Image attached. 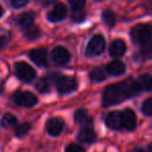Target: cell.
<instances>
[{"label": "cell", "mask_w": 152, "mask_h": 152, "mask_svg": "<svg viewBox=\"0 0 152 152\" xmlns=\"http://www.w3.org/2000/svg\"><path fill=\"white\" fill-rule=\"evenodd\" d=\"M140 90L138 82L132 78H128L119 83H114L104 90L102 95V103L104 106L121 103L124 100L138 95Z\"/></svg>", "instance_id": "obj_1"}, {"label": "cell", "mask_w": 152, "mask_h": 152, "mask_svg": "<svg viewBox=\"0 0 152 152\" xmlns=\"http://www.w3.org/2000/svg\"><path fill=\"white\" fill-rule=\"evenodd\" d=\"M132 42L142 48L143 52L152 51V25L138 24L132 29Z\"/></svg>", "instance_id": "obj_2"}, {"label": "cell", "mask_w": 152, "mask_h": 152, "mask_svg": "<svg viewBox=\"0 0 152 152\" xmlns=\"http://www.w3.org/2000/svg\"><path fill=\"white\" fill-rule=\"evenodd\" d=\"M57 91L61 94H68L74 92L78 87V82L74 77L59 75L55 79Z\"/></svg>", "instance_id": "obj_3"}, {"label": "cell", "mask_w": 152, "mask_h": 152, "mask_svg": "<svg viewBox=\"0 0 152 152\" xmlns=\"http://www.w3.org/2000/svg\"><path fill=\"white\" fill-rule=\"evenodd\" d=\"M16 74L24 82H31L36 76V72L30 65L25 62H18L15 65Z\"/></svg>", "instance_id": "obj_4"}, {"label": "cell", "mask_w": 152, "mask_h": 152, "mask_svg": "<svg viewBox=\"0 0 152 152\" xmlns=\"http://www.w3.org/2000/svg\"><path fill=\"white\" fill-rule=\"evenodd\" d=\"M12 100L18 105L25 106V108H31L37 103L36 96L28 91L17 92L12 96Z\"/></svg>", "instance_id": "obj_5"}, {"label": "cell", "mask_w": 152, "mask_h": 152, "mask_svg": "<svg viewBox=\"0 0 152 152\" xmlns=\"http://www.w3.org/2000/svg\"><path fill=\"white\" fill-rule=\"evenodd\" d=\"M106 48V41L104 38L100 35H96L91 38L87 45V54L88 55H99L104 52Z\"/></svg>", "instance_id": "obj_6"}, {"label": "cell", "mask_w": 152, "mask_h": 152, "mask_svg": "<svg viewBox=\"0 0 152 152\" xmlns=\"http://www.w3.org/2000/svg\"><path fill=\"white\" fill-rule=\"evenodd\" d=\"M52 59L57 65H65L69 62L70 54L66 48L62 46H57L52 51Z\"/></svg>", "instance_id": "obj_7"}, {"label": "cell", "mask_w": 152, "mask_h": 152, "mask_svg": "<svg viewBox=\"0 0 152 152\" xmlns=\"http://www.w3.org/2000/svg\"><path fill=\"white\" fill-rule=\"evenodd\" d=\"M122 127L126 130H134L137 127V117L136 114L130 108H126L121 113Z\"/></svg>", "instance_id": "obj_8"}, {"label": "cell", "mask_w": 152, "mask_h": 152, "mask_svg": "<svg viewBox=\"0 0 152 152\" xmlns=\"http://www.w3.org/2000/svg\"><path fill=\"white\" fill-rule=\"evenodd\" d=\"M29 56L34 63L40 67H48V54H47V49L39 48L33 49L29 53Z\"/></svg>", "instance_id": "obj_9"}, {"label": "cell", "mask_w": 152, "mask_h": 152, "mask_svg": "<svg viewBox=\"0 0 152 152\" xmlns=\"http://www.w3.org/2000/svg\"><path fill=\"white\" fill-rule=\"evenodd\" d=\"M63 121L59 118H51V119L48 120L46 124L47 131L50 136H59L61 133L62 129H63Z\"/></svg>", "instance_id": "obj_10"}, {"label": "cell", "mask_w": 152, "mask_h": 152, "mask_svg": "<svg viewBox=\"0 0 152 152\" xmlns=\"http://www.w3.org/2000/svg\"><path fill=\"white\" fill-rule=\"evenodd\" d=\"M67 15V8L64 4L58 3L54 6L52 10L48 14V19L52 22H58L63 20Z\"/></svg>", "instance_id": "obj_11"}, {"label": "cell", "mask_w": 152, "mask_h": 152, "mask_svg": "<svg viewBox=\"0 0 152 152\" xmlns=\"http://www.w3.org/2000/svg\"><path fill=\"white\" fill-rule=\"evenodd\" d=\"M95 139H96V133L90 126L82 128L78 134V140L82 143L90 144V143H93L95 141Z\"/></svg>", "instance_id": "obj_12"}, {"label": "cell", "mask_w": 152, "mask_h": 152, "mask_svg": "<svg viewBox=\"0 0 152 152\" xmlns=\"http://www.w3.org/2000/svg\"><path fill=\"white\" fill-rule=\"evenodd\" d=\"M106 70L110 75L118 76L125 72V65L121 61L116 59V61H113L110 64H108Z\"/></svg>", "instance_id": "obj_13"}, {"label": "cell", "mask_w": 152, "mask_h": 152, "mask_svg": "<svg viewBox=\"0 0 152 152\" xmlns=\"http://www.w3.org/2000/svg\"><path fill=\"white\" fill-rule=\"evenodd\" d=\"M106 123L112 129H120L122 127V118L121 113L112 112L106 118Z\"/></svg>", "instance_id": "obj_14"}, {"label": "cell", "mask_w": 152, "mask_h": 152, "mask_svg": "<svg viewBox=\"0 0 152 152\" xmlns=\"http://www.w3.org/2000/svg\"><path fill=\"white\" fill-rule=\"evenodd\" d=\"M126 51V45L123 40H115L111 44L110 55L113 57H119L123 55Z\"/></svg>", "instance_id": "obj_15"}, {"label": "cell", "mask_w": 152, "mask_h": 152, "mask_svg": "<svg viewBox=\"0 0 152 152\" xmlns=\"http://www.w3.org/2000/svg\"><path fill=\"white\" fill-rule=\"evenodd\" d=\"M75 121L80 125L87 127V126H90L92 124V118L89 116L86 110L81 108V110H78L75 113Z\"/></svg>", "instance_id": "obj_16"}, {"label": "cell", "mask_w": 152, "mask_h": 152, "mask_svg": "<svg viewBox=\"0 0 152 152\" xmlns=\"http://www.w3.org/2000/svg\"><path fill=\"white\" fill-rule=\"evenodd\" d=\"M18 23L21 27L27 29L33 25L34 22V14L33 13H24L18 17Z\"/></svg>", "instance_id": "obj_17"}, {"label": "cell", "mask_w": 152, "mask_h": 152, "mask_svg": "<svg viewBox=\"0 0 152 152\" xmlns=\"http://www.w3.org/2000/svg\"><path fill=\"white\" fill-rule=\"evenodd\" d=\"M137 82H138L141 90H145V91L152 90V75H150V74H143V75H141L138 78Z\"/></svg>", "instance_id": "obj_18"}, {"label": "cell", "mask_w": 152, "mask_h": 152, "mask_svg": "<svg viewBox=\"0 0 152 152\" xmlns=\"http://www.w3.org/2000/svg\"><path fill=\"white\" fill-rule=\"evenodd\" d=\"M102 20L109 27H113L116 23V16L110 10H107L102 13Z\"/></svg>", "instance_id": "obj_19"}, {"label": "cell", "mask_w": 152, "mask_h": 152, "mask_svg": "<svg viewBox=\"0 0 152 152\" xmlns=\"http://www.w3.org/2000/svg\"><path fill=\"white\" fill-rule=\"evenodd\" d=\"M17 124V118L12 114H5L1 119V125L5 128L14 127Z\"/></svg>", "instance_id": "obj_20"}, {"label": "cell", "mask_w": 152, "mask_h": 152, "mask_svg": "<svg viewBox=\"0 0 152 152\" xmlns=\"http://www.w3.org/2000/svg\"><path fill=\"white\" fill-rule=\"evenodd\" d=\"M90 79L94 82H100V81H104L106 79V74L100 68H95L91 71Z\"/></svg>", "instance_id": "obj_21"}, {"label": "cell", "mask_w": 152, "mask_h": 152, "mask_svg": "<svg viewBox=\"0 0 152 152\" xmlns=\"http://www.w3.org/2000/svg\"><path fill=\"white\" fill-rule=\"evenodd\" d=\"M35 87L39 93L45 94L48 93L50 91V82H49L48 78H40L39 80L36 82Z\"/></svg>", "instance_id": "obj_22"}, {"label": "cell", "mask_w": 152, "mask_h": 152, "mask_svg": "<svg viewBox=\"0 0 152 152\" xmlns=\"http://www.w3.org/2000/svg\"><path fill=\"white\" fill-rule=\"evenodd\" d=\"M30 129V124L29 123H23V124H20V125L16 126V136L18 138H22V136H26L27 132L29 131Z\"/></svg>", "instance_id": "obj_23"}, {"label": "cell", "mask_w": 152, "mask_h": 152, "mask_svg": "<svg viewBox=\"0 0 152 152\" xmlns=\"http://www.w3.org/2000/svg\"><path fill=\"white\" fill-rule=\"evenodd\" d=\"M85 4V0H69V5L72 12H83Z\"/></svg>", "instance_id": "obj_24"}, {"label": "cell", "mask_w": 152, "mask_h": 152, "mask_svg": "<svg viewBox=\"0 0 152 152\" xmlns=\"http://www.w3.org/2000/svg\"><path fill=\"white\" fill-rule=\"evenodd\" d=\"M39 29L37 28V27L35 26H30L29 28L26 29V33H25V36H26L27 38L29 39V40H35V39H37L39 37Z\"/></svg>", "instance_id": "obj_25"}, {"label": "cell", "mask_w": 152, "mask_h": 152, "mask_svg": "<svg viewBox=\"0 0 152 152\" xmlns=\"http://www.w3.org/2000/svg\"><path fill=\"white\" fill-rule=\"evenodd\" d=\"M142 112L146 116H152V98H149L143 103Z\"/></svg>", "instance_id": "obj_26"}, {"label": "cell", "mask_w": 152, "mask_h": 152, "mask_svg": "<svg viewBox=\"0 0 152 152\" xmlns=\"http://www.w3.org/2000/svg\"><path fill=\"white\" fill-rule=\"evenodd\" d=\"M66 152H85L84 148L78 144H70L66 147Z\"/></svg>", "instance_id": "obj_27"}, {"label": "cell", "mask_w": 152, "mask_h": 152, "mask_svg": "<svg viewBox=\"0 0 152 152\" xmlns=\"http://www.w3.org/2000/svg\"><path fill=\"white\" fill-rule=\"evenodd\" d=\"M8 41V35L6 33H0V48H3Z\"/></svg>", "instance_id": "obj_28"}, {"label": "cell", "mask_w": 152, "mask_h": 152, "mask_svg": "<svg viewBox=\"0 0 152 152\" xmlns=\"http://www.w3.org/2000/svg\"><path fill=\"white\" fill-rule=\"evenodd\" d=\"M84 17H85V14L83 12H72V19L75 21L83 20Z\"/></svg>", "instance_id": "obj_29"}, {"label": "cell", "mask_w": 152, "mask_h": 152, "mask_svg": "<svg viewBox=\"0 0 152 152\" xmlns=\"http://www.w3.org/2000/svg\"><path fill=\"white\" fill-rule=\"evenodd\" d=\"M10 2H12V6L19 8V7H23L28 2V0H10Z\"/></svg>", "instance_id": "obj_30"}, {"label": "cell", "mask_w": 152, "mask_h": 152, "mask_svg": "<svg viewBox=\"0 0 152 152\" xmlns=\"http://www.w3.org/2000/svg\"><path fill=\"white\" fill-rule=\"evenodd\" d=\"M132 152H146L143 148H136Z\"/></svg>", "instance_id": "obj_31"}, {"label": "cell", "mask_w": 152, "mask_h": 152, "mask_svg": "<svg viewBox=\"0 0 152 152\" xmlns=\"http://www.w3.org/2000/svg\"><path fill=\"white\" fill-rule=\"evenodd\" d=\"M2 15H3V8H2V6L0 5V17H1Z\"/></svg>", "instance_id": "obj_32"}, {"label": "cell", "mask_w": 152, "mask_h": 152, "mask_svg": "<svg viewBox=\"0 0 152 152\" xmlns=\"http://www.w3.org/2000/svg\"><path fill=\"white\" fill-rule=\"evenodd\" d=\"M149 152H152V143L149 145Z\"/></svg>", "instance_id": "obj_33"}, {"label": "cell", "mask_w": 152, "mask_h": 152, "mask_svg": "<svg viewBox=\"0 0 152 152\" xmlns=\"http://www.w3.org/2000/svg\"><path fill=\"white\" fill-rule=\"evenodd\" d=\"M150 4H151V5H150V6H151V8H152V0H151V3H150Z\"/></svg>", "instance_id": "obj_34"}, {"label": "cell", "mask_w": 152, "mask_h": 152, "mask_svg": "<svg viewBox=\"0 0 152 152\" xmlns=\"http://www.w3.org/2000/svg\"><path fill=\"white\" fill-rule=\"evenodd\" d=\"M0 92H1V85H0Z\"/></svg>", "instance_id": "obj_35"}]
</instances>
